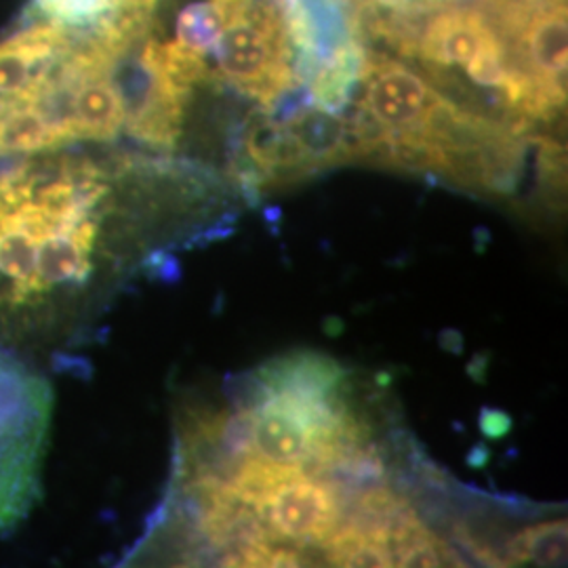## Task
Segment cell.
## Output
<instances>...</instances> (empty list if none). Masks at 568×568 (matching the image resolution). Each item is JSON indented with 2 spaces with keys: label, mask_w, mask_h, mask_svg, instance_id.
<instances>
[{
  "label": "cell",
  "mask_w": 568,
  "mask_h": 568,
  "mask_svg": "<svg viewBox=\"0 0 568 568\" xmlns=\"http://www.w3.org/2000/svg\"><path fill=\"white\" fill-rule=\"evenodd\" d=\"M30 20L55 21L74 30H93L110 18L105 0H34Z\"/></svg>",
  "instance_id": "7c38bea8"
},
{
  "label": "cell",
  "mask_w": 568,
  "mask_h": 568,
  "mask_svg": "<svg viewBox=\"0 0 568 568\" xmlns=\"http://www.w3.org/2000/svg\"><path fill=\"white\" fill-rule=\"evenodd\" d=\"M110 9L108 20L119 21L126 28L150 32L152 16L159 0H105Z\"/></svg>",
  "instance_id": "9a60e30c"
},
{
  "label": "cell",
  "mask_w": 568,
  "mask_h": 568,
  "mask_svg": "<svg viewBox=\"0 0 568 568\" xmlns=\"http://www.w3.org/2000/svg\"><path fill=\"white\" fill-rule=\"evenodd\" d=\"M284 124L316 171L349 161L347 129L342 116L307 103Z\"/></svg>",
  "instance_id": "9c48e42d"
},
{
  "label": "cell",
  "mask_w": 568,
  "mask_h": 568,
  "mask_svg": "<svg viewBox=\"0 0 568 568\" xmlns=\"http://www.w3.org/2000/svg\"><path fill=\"white\" fill-rule=\"evenodd\" d=\"M257 413L253 410H234L224 413L220 427V443L230 457L246 462L253 457V438H255Z\"/></svg>",
  "instance_id": "4fadbf2b"
},
{
  "label": "cell",
  "mask_w": 568,
  "mask_h": 568,
  "mask_svg": "<svg viewBox=\"0 0 568 568\" xmlns=\"http://www.w3.org/2000/svg\"><path fill=\"white\" fill-rule=\"evenodd\" d=\"M51 419L49 379L28 358L0 347V537L41 501Z\"/></svg>",
  "instance_id": "7a4b0ae2"
},
{
  "label": "cell",
  "mask_w": 568,
  "mask_h": 568,
  "mask_svg": "<svg viewBox=\"0 0 568 568\" xmlns=\"http://www.w3.org/2000/svg\"><path fill=\"white\" fill-rule=\"evenodd\" d=\"M480 429L490 440L506 438L511 432V419L504 410L497 408H483L480 413Z\"/></svg>",
  "instance_id": "2e32d148"
},
{
  "label": "cell",
  "mask_w": 568,
  "mask_h": 568,
  "mask_svg": "<svg viewBox=\"0 0 568 568\" xmlns=\"http://www.w3.org/2000/svg\"><path fill=\"white\" fill-rule=\"evenodd\" d=\"M366 58L368 49L361 39H347L333 49L307 79L310 102L333 114L347 110L358 95Z\"/></svg>",
  "instance_id": "ba28073f"
},
{
  "label": "cell",
  "mask_w": 568,
  "mask_h": 568,
  "mask_svg": "<svg viewBox=\"0 0 568 568\" xmlns=\"http://www.w3.org/2000/svg\"><path fill=\"white\" fill-rule=\"evenodd\" d=\"M215 79L270 108L304 84L295 70V49L278 0H244L213 49Z\"/></svg>",
  "instance_id": "3957f363"
},
{
  "label": "cell",
  "mask_w": 568,
  "mask_h": 568,
  "mask_svg": "<svg viewBox=\"0 0 568 568\" xmlns=\"http://www.w3.org/2000/svg\"><path fill=\"white\" fill-rule=\"evenodd\" d=\"M443 100V91L427 81L426 72L368 49L365 77L354 102L386 133L424 135L427 121Z\"/></svg>",
  "instance_id": "277c9868"
},
{
  "label": "cell",
  "mask_w": 568,
  "mask_h": 568,
  "mask_svg": "<svg viewBox=\"0 0 568 568\" xmlns=\"http://www.w3.org/2000/svg\"><path fill=\"white\" fill-rule=\"evenodd\" d=\"M257 511L281 539L297 546H321L342 525L333 490L304 471L274 488Z\"/></svg>",
  "instance_id": "5b68a950"
},
{
  "label": "cell",
  "mask_w": 568,
  "mask_h": 568,
  "mask_svg": "<svg viewBox=\"0 0 568 568\" xmlns=\"http://www.w3.org/2000/svg\"><path fill=\"white\" fill-rule=\"evenodd\" d=\"M509 565L532 562L539 567L567 565V523L528 527L509 541Z\"/></svg>",
  "instance_id": "30bf717a"
},
{
  "label": "cell",
  "mask_w": 568,
  "mask_h": 568,
  "mask_svg": "<svg viewBox=\"0 0 568 568\" xmlns=\"http://www.w3.org/2000/svg\"><path fill=\"white\" fill-rule=\"evenodd\" d=\"M274 396L325 403L337 396L345 373L337 361L314 349H295L255 371Z\"/></svg>",
  "instance_id": "52a82bcc"
},
{
  "label": "cell",
  "mask_w": 568,
  "mask_h": 568,
  "mask_svg": "<svg viewBox=\"0 0 568 568\" xmlns=\"http://www.w3.org/2000/svg\"><path fill=\"white\" fill-rule=\"evenodd\" d=\"M224 28V16L213 0L190 2L178 18L175 41L206 58L209 53H213Z\"/></svg>",
  "instance_id": "8fae6325"
},
{
  "label": "cell",
  "mask_w": 568,
  "mask_h": 568,
  "mask_svg": "<svg viewBox=\"0 0 568 568\" xmlns=\"http://www.w3.org/2000/svg\"><path fill=\"white\" fill-rule=\"evenodd\" d=\"M422 21L410 60L429 68H466L488 44L499 41L487 18L474 7H443Z\"/></svg>",
  "instance_id": "8992f818"
},
{
  "label": "cell",
  "mask_w": 568,
  "mask_h": 568,
  "mask_svg": "<svg viewBox=\"0 0 568 568\" xmlns=\"http://www.w3.org/2000/svg\"><path fill=\"white\" fill-rule=\"evenodd\" d=\"M169 164L72 152L0 169V347L20 356L81 344L112 284L166 274L156 222L171 211Z\"/></svg>",
  "instance_id": "6da1fadb"
},
{
  "label": "cell",
  "mask_w": 568,
  "mask_h": 568,
  "mask_svg": "<svg viewBox=\"0 0 568 568\" xmlns=\"http://www.w3.org/2000/svg\"><path fill=\"white\" fill-rule=\"evenodd\" d=\"M224 396L234 410H262L272 398V389L265 386L264 379L253 373L227 375L224 382Z\"/></svg>",
  "instance_id": "5bb4252c"
}]
</instances>
